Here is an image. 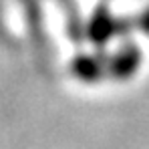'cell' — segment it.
<instances>
[{"label":"cell","mask_w":149,"mask_h":149,"mask_svg":"<svg viewBox=\"0 0 149 149\" xmlns=\"http://www.w3.org/2000/svg\"><path fill=\"white\" fill-rule=\"evenodd\" d=\"M73 74L83 83H97L99 79L107 77V56L99 52H83L71 65Z\"/></svg>","instance_id":"3957f363"},{"label":"cell","mask_w":149,"mask_h":149,"mask_svg":"<svg viewBox=\"0 0 149 149\" xmlns=\"http://www.w3.org/2000/svg\"><path fill=\"white\" fill-rule=\"evenodd\" d=\"M141 67V49L133 42H123L111 56H107V77L115 81H127Z\"/></svg>","instance_id":"6da1fadb"},{"label":"cell","mask_w":149,"mask_h":149,"mask_svg":"<svg viewBox=\"0 0 149 149\" xmlns=\"http://www.w3.org/2000/svg\"><path fill=\"white\" fill-rule=\"evenodd\" d=\"M135 26L149 36V6H145V8L141 10V14H139L137 20H135Z\"/></svg>","instance_id":"277c9868"},{"label":"cell","mask_w":149,"mask_h":149,"mask_svg":"<svg viewBox=\"0 0 149 149\" xmlns=\"http://www.w3.org/2000/svg\"><path fill=\"white\" fill-rule=\"evenodd\" d=\"M117 34H121V22L107 8L95 10L93 16L89 18V24H87V36H89V40L95 47H105Z\"/></svg>","instance_id":"7a4b0ae2"}]
</instances>
